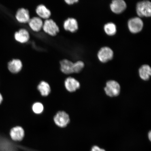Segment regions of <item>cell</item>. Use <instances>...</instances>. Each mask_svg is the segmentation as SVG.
Returning a JSON list of instances; mask_svg holds the SVG:
<instances>
[{"mask_svg":"<svg viewBox=\"0 0 151 151\" xmlns=\"http://www.w3.org/2000/svg\"><path fill=\"white\" fill-rule=\"evenodd\" d=\"M53 120L56 125L61 128L67 127L70 122L69 114L63 111H60L57 113Z\"/></svg>","mask_w":151,"mask_h":151,"instance_id":"obj_3","label":"cell"},{"mask_svg":"<svg viewBox=\"0 0 151 151\" xmlns=\"http://www.w3.org/2000/svg\"><path fill=\"white\" fill-rule=\"evenodd\" d=\"M128 26L131 33L136 34L139 32L142 29L143 23L140 18L136 17L130 19L128 22Z\"/></svg>","mask_w":151,"mask_h":151,"instance_id":"obj_4","label":"cell"},{"mask_svg":"<svg viewBox=\"0 0 151 151\" xmlns=\"http://www.w3.org/2000/svg\"><path fill=\"white\" fill-rule=\"evenodd\" d=\"M91 151H105L104 149L99 148V147L94 146L92 147Z\"/></svg>","mask_w":151,"mask_h":151,"instance_id":"obj_22","label":"cell"},{"mask_svg":"<svg viewBox=\"0 0 151 151\" xmlns=\"http://www.w3.org/2000/svg\"><path fill=\"white\" fill-rule=\"evenodd\" d=\"M36 11L40 17L46 20L50 18L51 14L50 11L43 5L38 6Z\"/></svg>","mask_w":151,"mask_h":151,"instance_id":"obj_18","label":"cell"},{"mask_svg":"<svg viewBox=\"0 0 151 151\" xmlns=\"http://www.w3.org/2000/svg\"><path fill=\"white\" fill-rule=\"evenodd\" d=\"M113 55L114 53L112 49L109 47H103L98 52V57L100 61L106 63L112 59Z\"/></svg>","mask_w":151,"mask_h":151,"instance_id":"obj_7","label":"cell"},{"mask_svg":"<svg viewBox=\"0 0 151 151\" xmlns=\"http://www.w3.org/2000/svg\"><path fill=\"white\" fill-rule=\"evenodd\" d=\"M64 85L66 90L70 93H74L81 87L80 82L71 77H68L65 79Z\"/></svg>","mask_w":151,"mask_h":151,"instance_id":"obj_6","label":"cell"},{"mask_svg":"<svg viewBox=\"0 0 151 151\" xmlns=\"http://www.w3.org/2000/svg\"><path fill=\"white\" fill-rule=\"evenodd\" d=\"M9 135L13 141H21L23 140L24 137V130L20 126H15L9 130Z\"/></svg>","mask_w":151,"mask_h":151,"instance_id":"obj_8","label":"cell"},{"mask_svg":"<svg viewBox=\"0 0 151 151\" xmlns=\"http://www.w3.org/2000/svg\"><path fill=\"white\" fill-rule=\"evenodd\" d=\"M32 109L35 114H40L43 112L44 110V107L42 103L37 102L33 104Z\"/></svg>","mask_w":151,"mask_h":151,"instance_id":"obj_20","label":"cell"},{"mask_svg":"<svg viewBox=\"0 0 151 151\" xmlns=\"http://www.w3.org/2000/svg\"><path fill=\"white\" fill-rule=\"evenodd\" d=\"M42 28L45 32L52 36L56 35L59 31L57 24L52 19H47L45 21Z\"/></svg>","mask_w":151,"mask_h":151,"instance_id":"obj_5","label":"cell"},{"mask_svg":"<svg viewBox=\"0 0 151 151\" xmlns=\"http://www.w3.org/2000/svg\"><path fill=\"white\" fill-rule=\"evenodd\" d=\"M148 137L149 138V139H150V140H151V131H150V132H149L148 134Z\"/></svg>","mask_w":151,"mask_h":151,"instance_id":"obj_25","label":"cell"},{"mask_svg":"<svg viewBox=\"0 0 151 151\" xmlns=\"http://www.w3.org/2000/svg\"><path fill=\"white\" fill-rule=\"evenodd\" d=\"M137 13L140 17H149L151 16V3L148 1L139 2L136 7Z\"/></svg>","mask_w":151,"mask_h":151,"instance_id":"obj_2","label":"cell"},{"mask_svg":"<svg viewBox=\"0 0 151 151\" xmlns=\"http://www.w3.org/2000/svg\"><path fill=\"white\" fill-rule=\"evenodd\" d=\"M104 30L106 33L109 36L114 35L116 32V27L114 23L109 22L104 26Z\"/></svg>","mask_w":151,"mask_h":151,"instance_id":"obj_19","label":"cell"},{"mask_svg":"<svg viewBox=\"0 0 151 151\" xmlns=\"http://www.w3.org/2000/svg\"><path fill=\"white\" fill-rule=\"evenodd\" d=\"M104 89L106 94L109 97H116L120 94L121 87L116 81L110 80L107 81Z\"/></svg>","mask_w":151,"mask_h":151,"instance_id":"obj_1","label":"cell"},{"mask_svg":"<svg viewBox=\"0 0 151 151\" xmlns=\"http://www.w3.org/2000/svg\"><path fill=\"white\" fill-rule=\"evenodd\" d=\"M84 67V62L79 61L74 63V73H78L81 72Z\"/></svg>","mask_w":151,"mask_h":151,"instance_id":"obj_21","label":"cell"},{"mask_svg":"<svg viewBox=\"0 0 151 151\" xmlns=\"http://www.w3.org/2000/svg\"><path fill=\"white\" fill-rule=\"evenodd\" d=\"M110 9L113 12L120 14L125 10L127 5L123 0H114L110 5Z\"/></svg>","mask_w":151,"mask_h":151,"instance_id":"obj_9","label":"cell"},{"mask_svg":"<svg viewBox=\"0 0 151 151\" xmlns=\"http://www.w3.org/2000/svg\"><path fill=\"white\" fill-rule=\"evenodd\" d=\"M16 17L21 23H27L30 19L29 11L24 8L19 9L16 13Z\"/></svg>","mask_w":151,"mask_h":151,"instance_id":"obj_11","label":"cell"},{"mask_svg":"<svg viewBox=\"0 0 151 151\" xmlns=\"http://www.w3.org/2000/svg\"><path fill=\"white\" fill-rule=\"evenodd\" d=\"M28 23L30 28L35 32L40 31L42 28L43 24L41 19L38 17H34L30 19Z\"/></svg>","mask_w":151,"mask_h":151,"instance_id":"obj_15","label":"cell"},{"mask_svg":"<svg viewBox=\"0 0 151 151\" xmlns=\"http://www.w3.org/2000/svg\"><path fill=\"white\" fill-rule=\"evenodd\" d=\"M22 68V62L20 60L14 59L9 62L8 65L9 70L11 73L17 74L21 71Z\"/></svg>","mask_w":151,"mask_h":151,"instance_id":"obj_13","label":"cell"},{"mask_svg":"<svg viewBox=\"0 0 151 151\" xmlns=\"http://www.w3.org/2000/svg\"><path fill=\"white\" fill-rule=\"evenodd\" d=\"M66 3L69 5H72L74 3L78 2V0H66L65 1Z\"/></svg>","mask_w":151,"mask_h":151,"instance_id":"obj_23","label":"cell"},{"mask_svg":"<svg viewBox=\"0 0 151 151\" xmlns=\"http://www.w3.org/2000/svg\"><path fill=\"white\" fill-rule=\"evenodd\" d=\"M29 33L27 30L20 29L15 33L14 37L16 40L21 43L27 42L29 39Z\"/></svg>","mask_w":151,"mask_h":151,"instance_id":"obj_14","label":"cell"},{"mask_svg":"<svg viewBox=\"0 0 151 151\" xmlns=\"http://www.w3.org/2000/svg\"><path fill=\"white\" fill-rule=\"evenodd\" d=\"M37 88L41 95L43 97H47L51 92L50 85L45 81H42L40 82L38 85Z\"/></svg>","mask_w":151,"mask_h":151,"instance_id":"obj_16","label":"cell"},{"mask_svg":"<svg viewBox=\"0 0 151 151\" xmlns=\"http://www.w3.org/2000/svg\"><path fill=\"white\" fill-rule=\"evenodd\" d=\"M60 69L62 73L65 75L74 73V63L67 59L62 60L60 62Z\"/></svg>","mask_w":151,"mask_h":151,"instance_id":"obj_10","label":"cell"},{"mask_svg":"<svg viewBox=\"0 0 151 151\" xmlns=\"http://www.w3.org/2000/svg\"><path fill=\"white\" fill-rule=\"evenodd\" d=\"M4 101V98L2 94L0 92V105L2 104Z\"/></svg>","mask_w":151,"mask_h":151,"instance_id":"obj_24","label":"cell"},{"mask_svg":"<svg viewBox=\"0 0 151 151\" xmlns=\"http://www.w3.org/2000/svg\"><path fill=\"white\" fill-rule=\"evenodd\" d=\"M139 73L142 80L144 81L149 80L151 75L150 67L147 65H142L139 69Z\"/></svg>","mask_w":151,"mask_h":151,"instance_id":"obj_17","label":"cell"},{"mask_svg":"<svg viewBox=\"0 0 151 151\" xmlns=\"http://www.w3.org/2000/svg\"><path fill=\"white\" fill-rule=\"evenodd\" d=\"M63 27L66 31L75 32L78 28V22L74 18H69L64 22Z\"/></svg>","mask_w":151,"mask_h":151,"instance_id":"obj_12","label":"cell"}]
</instances>
